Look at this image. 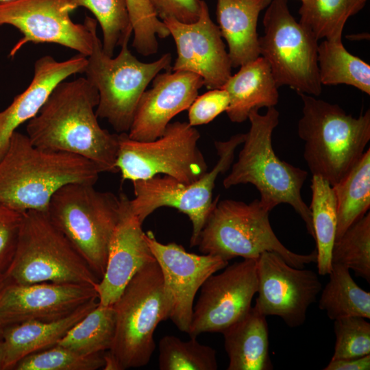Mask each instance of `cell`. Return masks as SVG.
<instances>
[{"label": "cell", "instance_id": "obj_7", "mask_svg": "<svg viewBox=\"0 0 370 370\" xmlns=\"http://www.w3.org/2000/svg\"><path fill=\"white\" fill-rule=\"evenodd\" d=\"M5 282L67 283L95 287L99 278L47 212L29 210L23 220Z\"/></svg>", "mask_w": 370, "mask_h": 370}, {"label": "cell", "instance_id": "obj_27", "mask_svg": "<svg viewBox=\"0 0 370 370\" xmlns=\"http://www.w3.org/2000/svg\"><path fill=\"white\" fill-rule=\"evenodd\" d=\"M328 275L329 281L321 291L319 308L333 321L349 317L370 319V293L355 282L349 269L332 264Z\"/></svg>", "mask_w": 370, "mask_h": 370}, {"label": "cell", "instance_id": "obj_46", "mask_svg": "<svg viewBox=\"0 0 370 370\" xmlns=\"http://www.w3.org/2000/svg\"><path fill=\"white\" fill-rule=\"evenodd\" d=\"M301 1H303L304 0H300Z\"/></svg>", "mask_w": 370, "mask_h": 370}, {"label": "cell", "instance_id": "obj_38", "mask_svg": "<svg viewBox=\"0 0 370 370\" xmlns=\"http://www.w3.org/2000/svg\"><path fill=\"white\" fill-rule=\"evenodd\" d=\"M228 106V94L223 88L209 90L197 96L188 108V123L193 127L208 124L225 112Z\"/></svg>", "mask_w": 370, "mask_h": 370}, {"label": "cell", "instance_id": "obj_13", "mask_svg": "<svg viewBox=\"0 0 370 370\" xmlns=\"http://www.w3.org/2000/svg\"><path fill=\"white\" fill-rule=\"evenodd\" d=\"M74 10L68 0H11L0 3V25L15 27L23 37L14 45V57L28 42L55 43L88 56L92 49L95 18L86 16L84 23H74Z\"/></svg>", "mask_w": 370, "mask_h": 370}, {"label": "cell", "instance_id": "obj_39", "mask_svg": "<svg viewBox=\"0 0 370 370\" xmlns=\"http://www.w3.org/2000/svg\"><path fill=\"white\" fill-rule=\"evenodd\" d=\"M23 213L0 202V271L4 273L15 251Z\"/></svg>", "mask_w": 370, "mask_h": 370}, {"label": "cell", "instance_id": "obj_8", "mask_svg": "<svg viewBox=\"0 0 370 370\" xmlns=\"http://www.w3.org/2000/svg\"><path fill=\"white\" fill-rule=\"evenodd\" d=\"M121 201L93 184L70 183L51 197L47 213L100 280L110 240L120 214Z\"/></svg>", "mask_w": 370, "mask_h": 370}, {"label": "cell", "instance_id": "obj_35", "mask_svg": "<svg viewBox=\"0 0 370 370\" xmlns=\"http://www.w3.org/2000/svg\"><path fill=\"white\" fill-rule=\"evenodd\" d=\"M103 353L84 356L56 345L19 360L14 370H97L105 365Z\"/></svg>", "mask_w": 370, "mask_h": 370}, {"label": "cell", "instance_id": "obj_1", "mask_svg": "<svg viewBox=\"0 0 370 370\" xmlns=\"http://www.w3.org/2000/svg\"><path fill=\"white\" fill-rule=\"evenodd\" d=\"M98 103V91L86 77L61 82L27 121V135L36 147L76 154L101 173H117L119 134L100 126L95 110Z\"/></svg>", "mask_w": 370, "mask_h": 370}, {"label": "cell", "instance_id": "obj_23", "mask_svg": "<svg viewBox=\"0 0 370 370\" xmlns=\"http://www.w3.org/2000/svg\"><path fill=\"white\" fill-rule=\"evenodd\" d=\"M99 304L94 299L60 319L28 321L3 328V370L13 369L25 356L56 345L65 334Z\"/></svg>", "mask_w": 370, "mask_h": 370}, {"label": "cell", "instance_id": "obj_22", "mask_svg": "<svg viewBox=\"0 0 370 370\" xmlns=\"http://www.w3.org/2000/svg\"><path fill=\"white\" fill-rule=\"evenodd\" d=\"M272 0H217V18L228 46L232 68L260 56L257 25L260 13Z\"/></svg>", "mask_w": 370, "mask_h": 370}, {"label": "cell", "instance_id": "obj_26", "mask_svg": "<svg viewBox=\"0 0 370 370\" xmlns=\"http://www.w3.org/2000/svg\"><path fill=\"white\" fill-rule=\"evenodd\" d=\"M336 199L337 225L336 239L370 208V149L338 184L332 186ZM335 239V240H336Z\"/></svg>", "mask_w": 370, "mask_h": 370}, {"label": "cell", "instance_id": "obj_32", "mask_svg": "<svg viewBox=\"0 0 370 370\" xmlns=\"http://www.w3.org/2000/svg\"><path fill=\"white\" fill-rule=\"evenodd\" d=\"M73 10H89L100 25L104 52L112 57L115 49L130 40L133 33L125 0H68Z\"/></svg>", "mask_w": 370, "mask_h": 370}, {"label": "cell", "instance_id": "obj_34", "mask_svg": "<svg viewBox=\"0 0 370 370\" xmlns=\"http://www.w3.org/2000/svg\"><path fill=\"white\" fill-rule=\"evenodd\" d=\"M338 264L370 282V213L352 224L335 240L332 264Z\"/></svg>", "mask_w": 370, "mask_h": 370}, {"label": "cell", "instance_id": "obj_18", "mask_svg": "<svg viewBox=\"0 0 370 370\" xmlns=\"http://www.w3.org/2000/svg\"><path fill=\"white\" fill-rule=\"evenodd\" d=\"M94 299H98L97 293L92 286L5 282L0 290V325L3 328L28 321L60 319Z\"/></svg>", "mask_w": 370, "mask_h": 370}, {"label": "cell", "instance_id": "obj_31", "mask_svg": "<svg viewBox=\"0 0 370 370\" xmlns=\"http://www.w3.org/2000/svg\"><path fill=\"white\" fill-rule=\"evenodd\" d=\"M367 0H304L299 10V23L319 40H342L347 19L360 11Z\"/></svg>", "mask_w": 370, "mask_h": 370}, {"label": "cell", "instance_id": "obj_15", "mask_svg": "<svg viewBox=\"0 0 370 370\" xmlns=\"http://www.w3.org/2000/svg\"><path fill=\"white\" fill-rule=\"evenodd\" d=\"M145 238L161 270L168 319L188 333L197 291L229 262L210 254L188 252L176 243H161L151 231L145 232Z\"/></svg>", "mask_w": 370, "mask_h": 370}, {"label": "cell", "instance_id": "obj_40", "mask_svg": "<svg viewBox=\"0 0 370 370\" xmlns=\"http://www.w3.org/2000/svg\"><path fill=\"white\" fill-rule=\"evenodd\" d=\"M157 16L162 21L174 18L190 23L200 14L203 0H148Z\"/></svg>", "mask_w": 370, "mask_h": 370}, {"label": "cell", "instance_id": "obj_3", "mask_svg": "<svg viewBox=\"0 0 370 370\" xmlns=\"http://www.w3.org/2000/svg\"><path fill=\"white\" fill-rule=\"evenodd\" d=\"M279 116L275 107L268 108L264 114L256 110L249 114L250 128L223 184L229 188L251 184L260 193V203L269 211L280 204L291 206L314 238L311 212L301 194L308 173L281 160L272 147V134L279 123Z\"/></svg>", "mask_w": 370, "mask_h": 370}, {"label": "cell", "instance_id": "obj_33", "mask_svg": "<svg viewBox=\"0 0 370 370\" xmlns=\"http://www.w3.org/2000/svg\"><path fill=\"white\" fill-rule=\"evenodd\" d=\"M158 367L160 370H217L216 351L201 344L197 338L182 341L166 335L158 344Z\"/></svg>", "mask_w": 370, "mask_h": 370}, {"label": "cell", "instance_id": "obj_29", "mask_svg": "<svg viewBox=\"0 0 370 370\" xmlns=\"http://www.w3.org/2000/svg\"><path fill=\"white\" fill-rule=\"evenodd\" d=\"M321 84L352 86L370 95V66L344 47L342 40H325L317 48Z\"/></svg>", "mask_w": 370, "mask_h": 370}, {"label": "cell", "instance_id": "obj_37", "mask_svg": "<svg viewBox=\"0 0 370 370\" xmlns=\"http://www.w3.org/2000/svg\"><path fill=\"white\" fill-rule=\"evenodd\" d=\"M334 321L336 341L331 360L370 354V323L365 318L349 317Z\"/></svg>", "mask_w": 370, "mask_h": 370}, {"label": "cell", "instance_id": "obj_6", "mask_svg": "<svg viewBox=\"0 0 370 370\" xmlns=\"http://www.w3.org/2000/svg\"><path fill=\"white\" fill-rule=\"evenodd\" d=\"M269 212L259 199L247 204L219 200L217 196L199 234V251L228 262L236 257L257 260L263 252L270 251L295 268L316 263V249L309 254H296L280 242L271 226Z\"/></svg>", "mask_w": 370, "mask_h": 370}, {"label": "cell", "instance_id": "obj_10", "mask_svg": "<svg viewBox=\"0 0 370 370\" xmlns=\"http://www.w3.org/2000/svg\"><path fill=\"white\" fill-rule=\"evenodd\" d=\"M259 37L260 56L269 64L277 86H287L297 93L319 96L322 91L317 62L318 39L297 22L287 0H272Z\"/></svg>", "mask_w": 370, "mask_h": 370}, {"label": "cell", "instance_id": "obj_42", "mask_svg": "<svg viewBox=\"0 0 370 370\" xmlns=\"http://www.w3.org/2000/svg\"><path fill=\"white\" fill-rule=\"evenodd\" d=\"M3 349L2 341H0V370H3Z\"/></svg>", "mask_w": 370, "mask_h": 370}, {"label": "cell", "instance_id": "obj_28", "mask_svg": "<svg viewBox=\"0 0 370 370\" xmlns=\"http://www.w3.org/2000/svg\"><path fill=\"white\" fill-rule=\"evenodd\" d=\"M312 201L309 206L317 243L318 274L328 275L332 269V251L336 239L337 214L332 186L323 178L312 175Z\"/></svg>", "mask_w": 370, "mask_h": 370}, {"label": "cell", "instance_id": "obj_21", "mask_svg": "<svg viewBox=\"0 0 370 370\" xmlns=\"http://www.w3.org/2000/svg\"><path fill=\"white\" fill-rule=\"evenodd\" d=\"M86 64L87 57L80 53L64 61L44 56L35 62L29 85L0 112V159L17 127L38 113L59 83L76 73H84Z\"/></svg>", "mask_w": 370, "mask_h": 370}, {"label": "cell", "instance_id": "obj_24", "mask_svg": "<svg viewBox=\"0 0 370 370\" xmlns=\"http://www.w3.org/2000/svg\"><path fill=\"white\" fill-rule=\"evenodd\" d=\"M228 94L229 119L243 123L253 110L274 107L279 93L270 66L262 56L240 66L222 87Z\"/></svg>", "mask_w": 370, "mask_h": 370}, {"label": "cell", "instance_id": "obj_19", "mask_svg": "<svg viewBox=\"0 0 370 370\" xmlns=\"http://www.w3.org/2000/svg\"><path fill=\"white\" fill-rule=\"evenodd\" d=\"M203 86L202 77L191 72L170 69L158 73L138 101L129 138L150 141L160 137L175 116L188 109Z\"/></svg>", "mask_w": 370, "mask_h": 370}, {"label": "cell", "instance_id": "obj_43", "mask_svg": "<svg viewBox=\"0 0 370 370\" xmlns=\"http://www.w3.org/2000/svg\"><path fill=\"white\" fill-rule=\"evenodd\" d=\"M4 284H5V278H4L3 273L0 271V290L1 289Z\"/></svg>", "mask_w": 370, "mask_h": 370}, {"label": "cell", "instance_id": "obj_44", "mask_svg": "<svg viewBox=\"0 0 370 370\" xmlns=\"http://www.w3.org/2000/svg\"><path fill=\"white\" fill-rule=\"evenodd\" d=\"M3 328L0 325V341H2V338H3Z\"/></svg>", "mask_w": 370, "mask_h": 370}, {"label": "cell", "instance_id": "obj_12", "mask_svg": "<svg viewBox=\"0 0 370 370\" xmlns=\"http://www.w3.org/2000/svg\"><path fill=\"white\" fill-rule=\"evenodd\" d=\"M244 139L245 134H237L227 140L215 141L219 160L210 171L193 182L184 183L167 175L133 181L134 198L130 199L132 211L143 223L161 207L177 209L191 221L190 247L197 246L199 234L214 206L215 182L232 166L236 149Z\"/></svg>", "mask_w": 370, "mask_h": 370}, {"label": "cell", "instance_id": "obj_16", "mask_svg": "<svg viewBox=\"0 0 370 370\" xmlns=\"http://www.w3.org/2000/svg\"><path fill=\"white\" fill-rule=\"evenodd\" d=\"M258 297L255 307L264 316H278L290 328L303 325L308 308L322 284L316 272L295 268L274 252L264 251L256 262Z\"/></svg>", "mask_w": 370, "mask_h": 370}, {"label": "cell", "instance_id": "obj_45", "mask_svg": "<svg viewBox=\"0 0 370 370\" xmlns=\"http://www.w3.org/2000/svg\"><path fill=\"white\" fill-rule=\"evenodd\" d=\"M9 1H11V0H0V3Z\"/></svg>", "mask_w": 370, "mask_h": 370}, {"label": "cell", "instance_id": "obj_20", "mask_svg": "<svg viewBox=\"0 0 370 370\" xmlns=\"http://www.w3.org/2000/svg\"><path fill=\"white\" fill-rule=\"evenodd\" d=\"M120 214L112 234L104 274L96 286L98 301L112 306L128 282L145 264L156 260L145 240L143 223L121 193Z\"/></svg>", "mask_w": 370, "mask_h": 370}, {"label": "cell", "instance_id": "obj_4", "mask_svg": "<svg viewBox=\"0 0 370 370\" xmlns=\"http://www.w3.org/2000/svg\"><path fill=\"white\" fill-rule=\"evenodd\" d=\"M297 94L303 101L297 133L304 142V160L312 175L333 186L365 153L370 140V110L356 118L337 104Z\"/></svg>", "mask_w": 370, "mask_h": 370}, {"label": "cell", "instance_id": "obj_36", "mask_svg": "<svg viewBox=\"0 0 370 370\" xmlns=\"http://www.w3.org/2000/svg\"><path fill=\"white\" fill-rule=\"evenodd\" d=\"M125 1L134 34L132 46L144 56L155 54L158 49V38L170 36L167 27L148 0Z\"/></svg>", "mask_w": 370, "mask_h": 370}, {"label": "cell", "instance_id": "obj_25", "mask_svg": "<svg viewBox=\"0 0 370 370\" xmlns=\"http://www.w3.org/2000/svg\"><path fill=\"white\" fill-rule=\"evenodd\" d=\"M266 316L255 306L221 334L229 362L227 370H271Z\"/></svg>", "mask_w": 370, "mask_h": 370}, {"label": "cell", "instance_id": "obj_11", "mask_svg": "<svg viewBox=\"0 0 370 370\" xmlns=\"http://www.w3.org/2000/svg\"><path fill=\"white\" fill-rule=\"evenodd\" d=\"M198 130L188 122L169 123L164 133L150 141L119 134L116 166L123 180L132 182L167 175L184 183L193 182L208 171L198 147Z\"/></svg>", "mask_w": 370, "mask_h": 370}, {"label": "cell", "instance_id": "obj_41", "mask_svg": "<svg viewBox=\"0 0 370 370\" xmlns=\"http://www.w3.org/2000/svg\"><path fill=\"white\" fill-rule=\"evenodd\" d=\"M324 370H369L370 354L360 357L331 360Z\"/></svg>", "mask_w": 370, "mask_h": 370}, {"label": "cell", "instance_id": "obj_17", "mask_svg": "<svg viewBox=\"0 0 370 370\" xmlns=\"http://www.w3.org/2000/svg\"><path fill=\"white\" fill-rule=\"evenodd\" d=\"M175 41L177 58L172 71L201 76L208 90L222 88L232 75V65L220 29L211 19L203 0L198 19L185 23L174 18L162 21Z\"/></svg>", "mask_w": 370, "mask_h": 370}, {"label": "cell", "instance_id": "obj_2", "mask_svg": "<svg viewBox=\"0 0 370 370\" xmlns=\"http://www.w3.org/2000/svg\"><path fill=\"white\" fill-rule=\"evenodd\" d=\"M101 173L85 158L36 147L15 131L0 159V202L23 213L47 212L59 188L70 183L95 185Z\"/></svg>", "mask_w": 370, "mask_h": 370}, {"label": "cell", "instance_id": "obj_5", "mask_svg": "<svg viewBox=\"0 0 370 370\" xmlns=\"http://www.w3.org/2000/svg\"><path fill=\"white\" fill-rule=\"evenodd\" d=\"M112 306L114 336L111 347L103 354V369L145 366L155 350L154 331L160 322L168 319L163 279L156 260L138 271Z\"/></svg>", "mask_w": 370, "mask_h": 370}, {"label": "cell", "instance_id": "obj_9", "mask_svg": "<svg viewBox=\"0 0 370 370\" xmlns=\"http://www.w3.org/2000/svg\"><path fill=\"white\" fill-rule=\"evenodd\" d=\"M92 37V49L87 56L84 73L99 93L96 114L119 134L127 133L147 86L162 71L171 69V54L166 53L153 62H143L132 53L127 40L113 58L104 52L97 26Z\"/></svg>", "mask_w": 370, "mask_h": 370}, {"label": "cell", "instance_id": "obj_30", "mask_svg": "<svg viewBox=\"0 0 370 370\" xmlns=\"http://www.w3.org/2000/svg\"><path fill=\"white\" fill-rule=\"evenodd\" d=\"M112 306H97L75 323L56 344L84 356L108 351L115 332Z\"/></svg>", "mask_w": 370, "mask_h": 370}, {"label": "cell", "instance_id": "obj_14", "mask_svg": "<svg viewBox=\"0 0 370 370\" xmlns=\"http://www.w3.org/2000/svg\"><path fill=\"white\" fill-rule=\"evenodd\" d=\"M256 262L243 259L208 278L193 306L187 333L190 337L204 332L222 333L247 313L258 291Z\"/></svg>", "mask_w": 370, "mask_h": 370}]
</instances>
